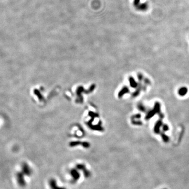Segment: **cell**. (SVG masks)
<instances>
[{
  "instance_id": "1",
  "label": "cell",
  "mask_w": 189,
  "mask_h": 189,
  "mask_svg": "<svg viewBox=\"0 0 189 189\" xmlns=\"http://www.w3.org/2000/svg\"><path fill=\"white\" fill-rule=\"evenodd\" d=\"M16 178L17 182L21 187H24L26 184V181L25 180L24 174L22 172H18L16 174Z\"/></svg>"
},
{
  "instance_id": "2",
  "label": "cell",
  "mask_w": 189,
  "mask_h": 189,
  "mask_svg": "<svg viewBox=\"0 0 189 189\" xmlns=\"http://www.w3.org/2000/svg\"><path fill=\"white\" fill-rule=\"evenodd\" d=\"M76 169L81 170L83 172V175L86 178H88L91 176V173L88 170H87L85 165L78 164L76 165Z\"/></svg>"
},
{
  "instance_id": "3",
  "label": "cell",
  "mask_w": 189,
  "mask_h": 189,
  "mask_svg": "<svg viewBox=\"0 0 189 189\" xmlns=\"http://www.w3.org/2000/svg\"><path fill=\"white\" fill-rule=\"evenodd\" d=\"M22 172L27 176H30L32 174V170L27 163L23 162L22 164Z\"/></svg>"
},
{
  "instance_id": "4",
  "label": "cell",
  "mask_w": 189,
  "mask_h": 189,
  "mask_svg": "<svg viewBox=\"0 0 189 189\" xmlns=\"http://www.w3.org/2000/svg\"><path fill=\"white\" fill-rule=\"evenodd\" d=\"M70 174L72 177V182L75 183L81 177V174L77 169H72L70 171Z\"/></svg>"
},
{
  "instance_id": "5",
  "label": "cell",
  "mask_w": 189,
  "mask_h": 189,
  "mask_svg": "<svg viewBox=\"0 0 189 189\" xmlns=\"http://www.w3.org/2000/svg\"><path fill=\"white\" fill-rule=\"evenodd\" d=\"M49 185L51 189H66L64 187L58 186L56 183V181L53 179H52L49 180Z\"/></svg>"
},
{
  "instance_id": "6",
  "label": "cell",
  "mask_w": 189,
  "mask_h": 189,
  "mask_svg": "<svg viewBox=\"0 0 189 189\" xmlns=\"http://www.w3.org/2000/svg\"><path fill=\"white\" fill-rule=\"evenodd\" d=\"M82 143H81V142L79 141H74V142H71L70 143V146L71 147H75V146H77L79 144H82Z\"/></svg>"
}]
</instances>
